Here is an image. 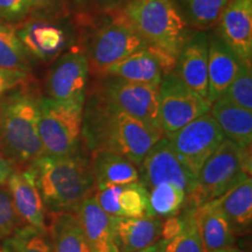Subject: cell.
Returning <instances> with one entry per match:
<instances>
[{
  "mask_svg": "<svg viewBox=\"0 0 252 252\" xmlns=\"http://www.w3.org/2000/svg\"><path fill=\"white\" fill-rule=\"evenodd\" d=\"M33 17L62 18L69 17V11L64 0H30Z\"/></svg>",
  "mask_w": 252,
  "mask_h": 252,
  "instance_id": "e575fe53",
  "label": "cell"
},
{
  "mask_svg": "<svg viewBox=\"0 0 252 252\" xmlns=\"http://www.w3.org/2000/svg\"><path fill=\"white\" fill-rule=\"evenodd\" d=\"M14 171L12 163L0 152V186H2L7 181L9 174Z\"/></svg>",
  "mask_w": 252,
  "mask_h": 252,
  "instance_id": "f35d334b",
  "label": "cell"
},
{
  "mask_svg": "<svg viewBox=\"0 0 252 252\" xmlns=\"http://www.w3.org/2000/svg\"><path fill=\"white\" fill-rule=\"evenodd\" d=\"M89 74L84 50L69 48L55 60L47 75V97L60 102L86 100Z\"/></svg>",
  "mask_w": 252,
  "mask_h": 252,
  "instance_id": "7c38bea8",
  "label": "cell"
},
{
  "mask_svg": "<svg viewBox=\"0 0 252 252\" xmlns=\"http://www.w3.org/2000/svg\"><path fill=\"white\" fill-rule=\"evenodd\" d=\"M128 1L130 0H90L88 13L86 17L80 19V21L88 17H91V15L117 12L124 7L125 4H127Z\"/></svg>",
  "mask_w": 252,
  "mask_h": 252,
  "instance_id": "8d00e7d4",
  "label": "cell"
},
{
  "mask_svg": "<svg viewBox=\"0 0 252 252\" xmlns=\"http://www.w3.org/2000/svg\"><path fill=\"white\" fill-rule=\"evenodd\" d=\"M216 252H243V251H242L241 249H238V248L234 247V245H231V247L223 248V249H220V250L216 251Z\"/></svg>",
  "mask_w": 252,
  "mask_h": 252,
  "instance_id": "60d3db41",
  "label": "cell"
},
{
  "mask_svg": "<svg viewBox=\"0 0 252 252\" xmlns=\"http://www.w3.org/2000/svg\"><path fill=\"white\" fill-rule=\"evenodd\" d=\"M94 93L132 117L160 128L159 86L133 83L112 76H98Z\"/></svg>",
  "mask_w": 252,
  "mask_h": 252,
  "instance_id": "ba28073f",
  "label": "cell"
},
{
  "mask_svg": "<svg viewBox=\"0 0 252 252\" xmlns=\"http://www.w3.org/2000/svg\"><path fill=\"white\" fill-rule=\"evenodd\" d=\"M32 17L30 0H0V20L4 23L18 26Z\"/></svg>",
  "mask_w": 252,
  "mask_h": 252,
  "instance_id": "836d02e7",
  "label": "cell"
},
{
  "mask_svg": "<svg viewBox=\"0 0 252 252\" xmlns=\"http://www.w3.org/2000/svg\"><path fill=\"white\" fill-rule=\"evenodd\" d=\"M76 215L87 236L91 252H121L116 244L113 216L98 206L94 196L78 207Z\"/></svg>",
  "mask_w": 252,
  "mask_h": 252,
  "instance_id": "ffe728a7",
  "label": "cell"
},
{
  "mask_svg": "<svg viewBox=\"0 0 252 252\" xmlns=\"http://www.w3.org/2000/svg\"><path fill=\"white\" fill-rule=\"evenodd\" d=\"M185 19L196 31L206 32L219 23L230 0H181Z\"/></svg>",
  "mask_w": 252,
  "mask_h": 252,
  "instance_id": "f1b7e54d",
  "label": "cell"
},
{
  "mask_svg": "<svg viewBox=\"0 0 252 252\" xmlns=\"http://www.w3.org/2000/svg\"><path fill=\"white\" fill-rule=\"evenodd\" d=\"M166 138L182 163L196 176L203 163L225 139L210 112L200 116Z\"/></svg>",
  "mask_w": 252,
  "mask_h": 252,
  "instance_id": "30bf717a",
  "label": "cell"
},
{
  "mask_svg": "<svg viewBox=\"0 0 252 252\" xmlns=\"http://www.w3.org/2000/svg\"><path fill=\"white\" fill-rule=\"evenodd\" d=\"M195 210L189 215L180 234L169 239H160V252H203L195 220Z\"/></svg>",
  "mask_w": 252,
  "mask_h": 252,
  "instance_id": "4dcf8cb0",
  "label": "cell"
},
{
  "mask_svg": "<svg viewBox=\"0 0 252 252\" xmlns=\"http://www.w3.org/2000/svg\"><path fill=\"white\" fill-rule=\"evenodd\" d=\"M65 18L32 17L18 25V36L31 60L52 62L70 48V27L63 23Z\"/></svg>",
  "mask_w": 252,
  "mask_h": 252,
  "instance_id": "8fae6325",
  "label": "cell"
},
{
  "mask_svg": "<svg viewBox=\"0 0 252 252\" xmlns=\"http://www.w3.org/2000/svg\"><path fill=\"white\" fill-rule=\"evenodd\" d=\"M94 198L108 215L113 217H152L149 190L140 180L110 186L94 193Z\"/></svg>",
  "mask_w": 252,
  "mask_h": 252,
  "instance_id": "2e32d148",
  "label": "cell"
},
{
  "mask_svg": "<svg viewBox=\"0 0 252 252\" xmlns=\"http://www.w3.org/2000/svg\"><path fill=\"white\" fill-rule=\"evenodd\" d=\"M160 247H161V242L158 241L157 243H154L153 245H151V247L144 249V250L139 252H160Z\"/></svg>",
  "mask_w": 252,
  "mask_h": 252,
  "instance_id": "ab89813d",
  "label": "cell"
},
{
  "mask_svg": "<svg viewBox=\"0 0 252 252\" xmlns=\"http://www.w3.org/2000/svg\"><path fill=\"white\" fill-rule=\"evenodd\" d=\"M0 68L31 74L32 60L18 36L17 26L0 20Z\"/></svg>",
  "mask_w": 252,
  "mask_h": 252,
  "instance_id": "4316f807",
  "label": "cell"
},
{
  "mask_svg": "<svg viewBox=\"0 0 252 252\" xmlns=\"http://www.w3.org/2000/svg\"><path fill=\"white\" fill-rule=\"evenodd\" d=\"M203 206L222 214L236 235L247 232L252 223V179H247Z\"/></svg>",
  "mask_w": 252,
  "mask_h": 252,
  "instance_id": "603a6c76",
  "label": "cell"
},
{
  "mask_svg": "<svg viewBox=\"0 0 252 252\" xmlns=\"http://www.w3.org/2000/svg\"><path fill=\"white\" fill-rule=\"evenodd\" d=\"M30 81V74L19 70L0 68V98L8 91L24 86Z\"/></svg>",
  "mask_w": 252,
  "mask_h": 252,
  "instance_id": "d590c367",
  "label": "cell"
},
{
  "mask_svg": "<svg viewBox=\"0 0 252 252\" xmlns=\"http://www.w3.org/2000/svg\"><path fill=\"white\" fill-rule=\"evenodd\" d=\"M147 190L150 214L157 219L161 220L176 215L187 202V194L169 182L159 184Z\"/></svg>",
  "mask_w": 252,
  "mask_h": 252,
  "instance_id": "83f0119b",
  "label": "cell"
},
{
  "mask_svg": "<svg viewBox=\"0 0 252 252\" xmlns=\"http://www.w3.org/2000/svg\"><path fill=\"white\" fill-rule=\"evenodd\" d=\"M174 72L208 102V33L196 30L189 33L176 56Z\"/></svg>",
  "mask_w": 252,
  "mask_h": 252,
  "instance_id": "9a60e30c",
  "label": "cell"
},
{
  "mask_svg": "<svg viewBox=\"0 0 252 252\" xmlns=\"http://www.w3.org/2000/svg\"><path fill=\"white\" fill-rule=\"evenodd\" d=\"M94 191L110 186L126 185L140 180L139 167L130 159L110 151L91 152Z\"/></svg>",
  "mask_w": 252,
  "mask_h": 252,
  "instance_id": "44dd1931",
  "label": "cell"
},
{
  "mask_svg": "<svg viewBox=\"0 0 252 252\" xmlns=\"http://www.w3.org/2000/svg\"><path fill=\"white\" fill-rule=\"evenodd\" d=\"M119 12L159 56L166 71H174L176 56L191 32L176 0H130Z\"/></svg>",
  "mask_w": 252,
  "mask_h": 252,
  "instance_id": "3957f363",
  "label": "cell"
},
{
  "mask_svg": "<svg viewBox=\"0 0 252 252\" xmlns=\"http://www.w3.org/2000/svg\"><path fill=\"white\" fill-rule=\"evenodd\" d=\"M65 6H67L69 13H74L76 18L82 19L86 17L89 8L90 0H64Z\"/></svg>",
  "mask_w": 252,
  "mask_h": 252,
  "instance_id": "74e56055",
  "label": "cell"
},
{
  "mask_svg": "<svg viewBox=\"0 0 252 252\" xmlns=\"http://www.w3.org/2000/svg\"><path fill=\"white\" fill-rule=\"evenodd\" d=\"M215 33L232 50L242 64L252 63V0H230Z\"/></svg>",
  "mask_w": 252,
  "mask_h": 252,
  "instance_id": "5bb4252c",
  "label": "cell"
},
{
  "mask_svg": "<svg viewBox=\"0 0 252 252\" xmlns=\"http://www.w3.org/2000/svg\"><path fill=\"white\" fill-rule=\"evenodd\" d=\"M49 213H76L94 193L90 159L80 150L65 157L43 154L26 167Z\"/></svg>",
  "mask_w": 252,
  "mask_h": 252,
  "instance_id": "7a4b0ae2",
  "label": "cell"
},
{
  "mask_svg": "<svg viewBox=\"0 0 252 252\" xmlns=\"http://www.w3.org/2000/svg\"><path fill=\"white\" fill-rule=\"evenodd\" d=\"M23 220L18 216L7 188L0 186V239H6L18 230Z\"/></svg>",
  "mask_w": 252,
  "mask_h": 252,
  "instance_id": "d6a6232c",
  "label": "cell"
},
{
  "mask_svg": "<svg viewBox=\"0 0 252 252\" xmlns=\"http://www.w3.org/2000/svg\"><path fill=\"white\" fill-rule=\"evenodd\" d=\"M162 137V130L132 117L94 91L86 98L82 141L90 152L118 153L139 167L145 156Z\"/></svg>",
  "mask_w": 252,
  "mask_h": 252,
  "instance_id": "6da1fadb",
  "label": "cell"
},
{
  "mask_svg": "<svg viewBox=\"0 0 252 252\" xmlns=\"http://www.w3.org/2000/svg\"><path fill=\"white\" fill-rule=\"evenodd\" d=\"M209 110L210 104L189 89L174 71L162 77L159 84V121L163 135L175 133Z\"/></svg>",
  "mask_w": 252,
  "mask_h": 252,
  "instance_id": "9c48e42d",
  "label": "cell"
},
{
  "mask_svg": "<svg viewBox=\"0 0 252 252\" xmlns=\"http://www.w3.org/2000/svg\"><path fill=\"white\" fill-rule=\"evenodd\" d=\"M242 63L215 32L208 34V102L220 97L237 76Z\"/></svg>",
  "mask_w": 252,
  "mask_h": 252,
  "instance_id": "e0dca14e",
  "label": "cell"
},
{
  "mask_svg": "<svg viewBox=\"0 0 252 252\" xmlns=\"http://www.w3.org/2000/svg\"><path fill=\"white\" fill-rule=\"evenodd\" d=\"M99 76H112L133 83L159 86L165 74L159 58L146 47L113 64Z\"/></svg>",
  "mask_w": 252,
  "mask_h": 252,
  "instance_id": "7402d4cb",
  "label": "cell"
},
{
  "mask_svg": "<svg viewBox=\"0 0 252 252\" xmlns=\"http://www.w3.org/2000/svg\"><path fill=\"white\" fill-rule=\"evenodd\" d=\"M47 229L54 252H91L76 213L52 214Z\"/></svg>",
  "mask_w": 252,
  "mask_h": 252,
  "instance_id": "484cf974",
  "label": "cell"
},
{
  "mask_svg": "<svg viewBox=\"0 0 252 252\" xmlns=\"http://www.w3.org/2000/svg\"><path fill=\"white\" fill-rule=\"evenodd\" d=\"M102 15L104 18L99 23L94 17L87 18L94 20V28L84 53L89 62L90 71L96 76L102 75L106 69L127 58L132 53L147 47L121 12Z\"/></svg>",
  "mask_w": 252,
  "mask_h": 252,
  "instance_id": "8992f818",
  "label": "cell"
},
{
  "mask_svg": "<svg viewBox=\"0 0 252 252\" xmlns=\"http://www.w3.org/2000/svg\"><path fill=\"white\" fill-rule=\"evenodd\" d=\"M2 252H54L48 229L23 225L5 239Z\"/></svg>",
  "mask_w": 252,
  "mask_h": 252,
  "instance_id": "f546056e",
  "label": "cell"
},
{
  "mask_svg": "<svg viewBox=\"0 0 252 252\" xmlns=\"http://www.w3.org/2000/svg\"><path fill=\"white\" fill-rule=\"evenodd\" d=\"M7 190L18 216L26 225L46 229V207L30 172L13 171L7 179Z\"/></svg>",
  "mask_w": 252,
  "mask_h": 252,
  "instance_id": "ac0fdd59",
  "label": "cell"
},
{
  "mask_svg": "<svg viewBox=\"0 0 252 252\" xmlns=\"http://www.w3.org/2000/svg\"><path fill=\"white\" fill-rule=\"evenodd\" d=\"M27 84L0 98V152L13 167H27L45 154L37 127L40 96Z\"/></svg>",
  "mask_w": 252,
  "mask_h": 252,
  "instance_id": "277c9868",
  "label": "cell"
},
{
  "mask_svg": "<svg viewBox=\"0 0 252 252\" xmlns=\"http://www.w3.org/2000/svg\"><path fill=\"white\" fill-rule=\"evenodd\" d=\"M251 147H239L224 139L203 163L197 174L195 190L186 204L198 208L251 178Z\"/></svg>",
  "mask_w": 252,
  "mask_h": 252,
  "instance_id": "5b68a950",
  "label": "cell"
},
{
  "mask_svg": "<svg viewBox=\"0 0 252 252\" xmlns=\"http://www.w3.org/2000/svg\"><path fill=\"white\" fill-rule=\"evenodd\" d=\"M210 115L228 139L239 147L250 149L252 143V111L219 97L212 103Z\"/></svg>",
  "mask_w": 252,
  "mask_h": 252,
  "instance_id": "cb8c5ba5",
  "label": "cell"
},
{
  "mask_svg": "<svg viewBox=\"0 0 252 252\" xmlns=\"http://www.w3.org/2000/svg\"><path fill=\"white\" fill-rule=\"evenodd\" d=\"M220 97L228 99L235 105L252 111V71L251 67L242 64L231 84Z\"/></svg>",
  "mask_w": 252,
  "mask_h": 252,
  "instance_id": "1f68e13d",
  "label": "cell"
},
{
  "mask_svg": "<svg viewBox=\"0 0 252 252\" xmlns=\"http://www.w3.org/2000/svg\"><path fill=\"white\" fill-rule=\"evenodd\" d=\"M195 220L203 252H216L234 245L236 239L234 229L220 213L201 206L195 210Z\"/></svg>",
  "mask_w": 252,
  "mask_h": 252,
  "instance_id": "d4e9b609",
  "label": "cell"
},
{
  "mask_svg": "<svg viewBox=\"0 0 252 252\" xmlns=\"http://www.w3.org/2000/svg\"><path fill=\"white\" fill-rule=\"evenodd\" d=\"M0 252H2V251H0Z\"/></svg>",
  "mask_w": 252,
  "mask_h": 252,
  "instance_id": "b9f144b4",
  "label": "cell"
},
{
  "mask_svg": "<svg viewBox=\"0 0 252 252\" xmlns=\"http://www.w3.org/2000/svg\"><path fill=\"white\" fill-rule=\"evenodd\" d=\"M84 102L40 97L37 127L45 156L65 157L80 150Z\"/></svg>",
  "mask_w": 252,
  "mask_h": 252,
  "instance_id": "52a82bcc",
  "label": "cell"
},
{
  "mask_svg": "<svg viewBox=\"0 0 252 252\" xmlns=\"http://www.w3.org/2000/svg\"><path fill=\"white\" fill-rule=\"evenodd\" d=\"M139 174L140 181L147 189L169 182L181 188L187 197L197 185V176L182 163L165 135L145 156L139 166Z\"/></svg>",
  "mask_w": 252,
  "mask_h": 252,
  "instance_id": "4fadbf2b",
  "label": "cell"
},
{
  "mask_svg": "<svg viewBox=\"0 0 252 252\" xmlns=\"http://www.w3.org/2000/svg\"><path fill=\"white\" fill-rule=\"evenodd\" d=\"M162 220L157 217H113L116 244L121 252H139L161 239Z\"/></svg>",
  "mask_w": 252,
  "mask_h": 252,
  "instance_id": "d6986e66",
  "label": "cell"
}]
</instances>
